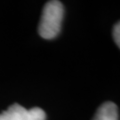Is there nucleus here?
Returning <instances> with one entry per match:
<instances>
[{
  "label": "nucleus",
  "mask_w": 120,
  "mask_h": 120,
  "mask_svg": "<svg viewBox=\"0 0 120 120\" xmlns=\"http://www.w3.org/2000/svg\"><path fill=\"white\" fill-rule=\"evenodd\" d=\"M64 16V7L60 1L52 0L44 5L38 32L44 39H53L59 34Z\"/></svg>",
  "instance_id": "1"
},
{
  "label": "nucleus",
  "mask_w": 120,
  "mask_h": 120,
  "mask_svg": "<svg viewBox=\"0 0 120 120\" xmlns=\"http://www.w3.org/2000/svg\"><path fill=\"white\" fill-rule=\"evenodd\" d=\"M46 114L39 107L26 109L20 104L15 103L8 109L0 113V120H45Z\"/></svg>",
  "instance_id": "2"
},
{
  "label": "nucleus",
  "mask_w": 120,
  "mask_h": 120,
  "mask_svg": "<svg viewBox=\"0 0 120 120\" xmlns=\"http://www.w3.org/2000/svg\"><path fill=\"white\" fill-rule=\"evenodd\" d=\"M92 120H118V109L113 102H105L97 109Z\"/></svg>",
  "instance_id": "3"
},
{
  "label": "nucleus",
  "mask_w": 120,
  "mask_h": 120,
  "mask_svg": "<svg viewBox=\"0 0 120 120\" xmlns=\"http://www.w3.org/2000/svg\"><path fill=\"white\" fill-rule=\"evenodd\" d=\"M112 34H113V39L115 41L116 45L120 48V21L117 22V23L114 25Z\"/></svg>",
  "instance_id": "4"
}]
</instances>
